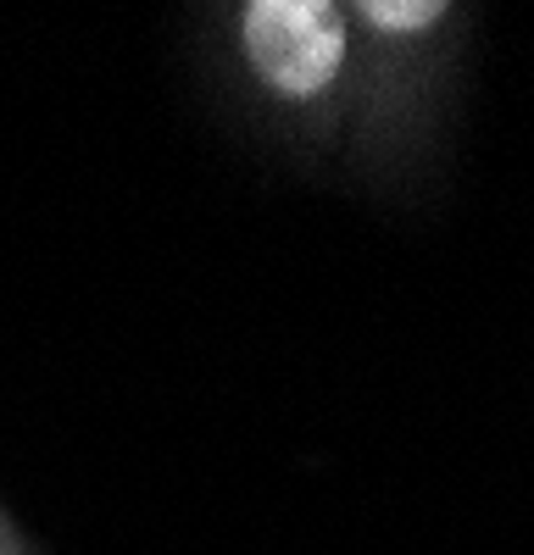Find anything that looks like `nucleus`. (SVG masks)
Masks as SVG:
<instances>
[{"mask_svg":"<svg viewBox=\"0 0 534 555\" xmlns=\"http://www.w3.org/2000/svg\"><path fill=\"white\" fill-rule=\"evenodd\" d=\"M351 7L334 0H251L240 7V56L256 89L295 112H329L351 78Z\"/></svg>","mask_w":534,"mask_h":555,"instance_id":"1","label":"nucleus"}]
</instances>
